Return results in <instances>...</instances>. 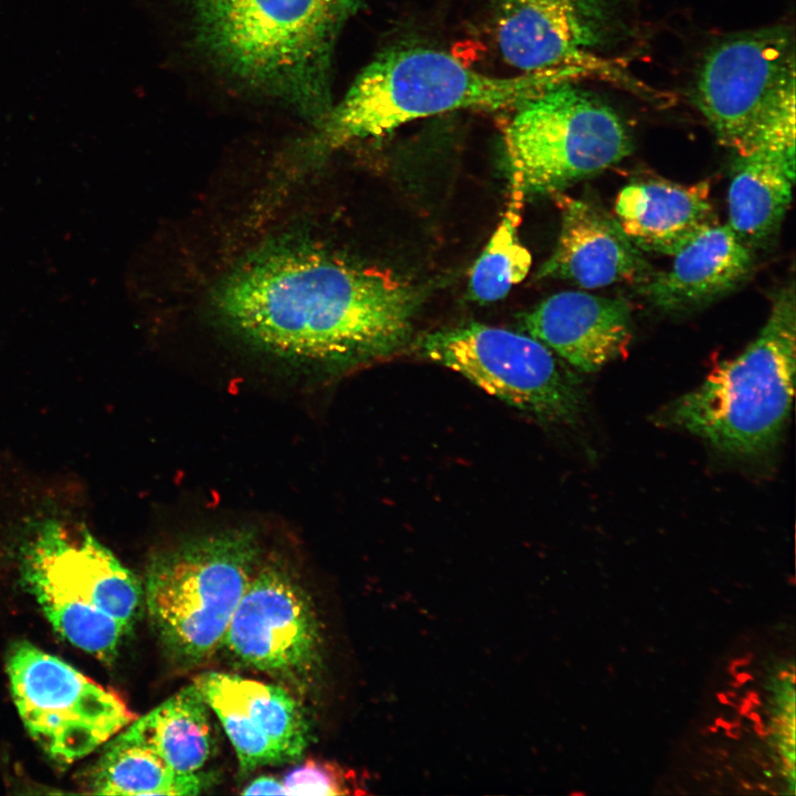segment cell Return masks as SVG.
Returning <instances> with one entry per match:
<instances>
[{
  "mask_svg": "<svg viewBox=\"0 0 796 796\" xmlns=\"http://www.w3.org/2000/svg\"><path fill=\"white\" fill-rule=\"evenodd\" d=\"M231 331L282 358L346 365L388 355L409 336L417 294L387 270L310 247L272 248L213 293Z\"/></svg>",
  "mask_w": 796,
  "mask_h": 796,
  "instance_id": "1",
  "label": "cell"
},
{
  "mask_svg": "<svg viewBox=\"0 0 796 796\" xmlns=\"http://www.w3.org/2000/svg\"><path fill=\"white\" fill-rule=\"evenodd\" d=\"M362 0H189L195 43L245 92L324 122L338 38Z\"/></svg>",
  "mask_w": 796,
  "mask_h": 796,
  "instance_id": "2",
  "label": "cell"
},
{
  "mask_svg": "<svg viewBox=\"0 0 796 796\" xmlns=\"http://www.w3.org/2000/svg\"><path fill=\"white\" fill-rule=\"evenodd\" d=\"M575 67L491 76L436 49L396 48L379 54L333 106L325 132L334 145L383 137L411 121L462 108L516 107L570 81Z\"/></svg>",
  "mask_w": 796,
  "mask_h": 796,
  "instance_id": "3",
  "label": "cell"
},
{
  "mask_svg": "<svg viewBox=\"0 0 796 796\" xmlns=\"http://www.w3.org/2000/svg\"><path fill=\"white\" fill-rule=\"evenodd\" d=\"M795 363L792 286L776 294L766 323L740 355L661 408L654 421L694 434L725 454L760 455L777 443L788 418Z\"/></svg>",
  "mask_w": 796,
  "mask_h": 796,
  "instance_id": "4",
  "label": "cell"
},
{
  "mask_svg": "<svg viewBox=\"0 0 796 796\" xmlns=\"http://www.w3.org/2000/svg\"><path fill=\"white\" fill-rule=\"evenodd\" d=\"M20 572L56 632L100 660L114 658L143 588L106 546L85 527L41 520L20 548Z\"/></svg>",
  "mask_w": 796,
  "mask_h": 796,
  "instance_id": "5",
  "label": "cell"
},
{
  "mask_svg": "<svg viewBox=\"0 0 796 796\" xmlns=\"http://www.w3.org/2000/svg\"><path fill=\"white\" fill-rule=\"evenodd\" d=\"M262 558L256 533L235 528L182 541L150 559L144 598L151 625L175 661L196 664L220 648Z\"/></svg>",
  "mask_w": 796,
  "mask_h": 796,
  "instance_id": "6",
  "label": "cell"
},
{
  "mask_svg": "<svg viewBox=\"0 0 796 796\" xmlns=\"http://www.w3.org/2000/svg\"><path fill=\"white\" fill-rule=\"evenodd\" d=\"M503 142L511 181L526 196L562 192L617 165L632 147L618 114L572 81L516 106Z\"/></svg>",
  "mask_w": 796,
  "mask_h": 796,
  "instance_id": "7",
  "label": "cell"
},
{
  "mask_svg": "<svg viewBox=\"0 0 796 796\" xmlns=\"http://www.w3.org/2000/svg\"><path fill=\"white\" fill-rule=\"evenodd\" d=\"M419 347L427 358L540 421L568 425L583 415L580 380L532 335L472 323L429 333Z\"/></svg>",
  "mask_w": 796,
  "mask_h": 796,
  "instance_id": "8",
  "label": "cell"
},
{
  "mask_svg": "<svg viewBox=\"0 0 796 796\" xmlns=\"http://www.w3.org/2000/svg\"><path fill=\"white\" fill-rule=\"evenodd\" d=\"M7 671L28 733L60 764L85 757L134 721L115 692L28 641L11 647Z\"/></svg>",
  "mask_w": 796,
  "mask_h": 796,
  "instance_id": "9",
  "label": "cell"
},
{
  "mask_svg": "<svg viewBox=\"0 0 796 796\" xmlns=\"http://www.w3.org/2000/svg\"><path fill=\"white\" fill-rule=\"evenodd\" d=\"M794 61L792 36L781 28L727 38L706 54L695 102L720 142L736 149L795 106Z\"/></svg>",
  "mask_w": 796,
  "mask_h": 796,
  "instance_id": "10",
  "label": "cell"
},
{
  "mask_svg": "<svg viewBox=\"0 0 796 796\" xmlns=\"http://www.w3.org/2000/svg\"><path fill=\"white\" fill-rule=\"evenodd\" d=\"M241 666L295 684L320 662L310 597L281 561L263 557L229 621L220 648Z\"/></svg>",
  "mask_w": 796,
  "mask_h": 796,
  "instance_id": "11",
  "label": "cell"
},
{
  "mask_svg": "<svg viewBox=\"0 0 796 796\" xmlns=\"http://www.w3.org/2000/svg\"><path fill=\"white\" fill-rule=\"evenodd\" d=\"M504 60L521 73L579 67L609 35L608 0H495Z\"/></svg>",
  "mask_w": 796,
  "mask_h": 796,
  "instance_id": "12",
  "label": "cell"
},
{
  "mask_svg": "<svg viewBox=\"0 0 796 796\" xmlns=\"http://www.w3.org/2000/svg\"><path fill=\"white\" fill-rule=\"evenodd\" d=\"M734 150L727 224L753 250L774 237L792 201L795 107L772 118Z\"/></svg>",
  "mask_w": 796,
  "mask_h": 796,
  "instance_id": "13",
  "label": "cell"
},
{
  "mask_svg": "<svg viewBox=\"0 0 796 796\" xmlns=\"http://www.w3.org/2000/svg\"><path fill=\"white\" fill-rule=\"evenodd\" d=\"M561 230L540 277L568 280L586 290L647 281L651 273L642 251L615 216L597 203L562 192L554 195Z\"/></svg>",
  "mask_w": 796,
  "mask_h": 796,
  "instance_id": "14",
  "label": "cell"
},
{
  "mask_svg": "<svg viewBox=\"0 0 796 796\" xmlns=\"http://www.w3.org/2000/svg\"><path fill=\"white\" fill-rule=\"evenodd\" d=\"M524 324L530 335L587 373L626 354L632 338L631 310L625 300L579 291L551 295Z\"/></svg>",
  "mask_w": 796,
  "mask_h": 796,
  "instance_id": "15",
  "label": "cell"
},
{
  "mask_svg": "<svg viewBox=\"0 0 796 796\" xmlns=\"http://www.w3.org/2000/svg\"><path fill=\"white\" fill-rule=\"evenodd\" d=\"M752 251L727 223L715 221L672 255L668 270L639 284V292L664 312L696 308L724 296L745 280L753 265Z\"/></svg>",
  "mask_w": 796,
  "mask_h": 796,
  "instance_id": "16",
  "label": "cell"
},
{
  "mask_svg": "<svg viewBox=\"0 0 796 796\" xmlns=\"http://www.w3.org/2000/svg\"><path fill=\"white\" fill-rule=\"evenodd\" d=\"M615 218L641 251L673 255L694 234L716 221L708 180L682 185L643 180L625 186Z\"/></svg>",
  "mask_w": 796,
  "mask_h": 796,
  "instance_id": "17",
  "label": "cell"
},
{
  "mask_svg": "<svg viewBox=\"0 0 796 796\" xmlns=\"http://www.w3.org/2000/svg\"><path fill=\"white\" fill-rule=\"evenodd\" d=\"M209 705L192 683L124 731L157 752L174 769L196 774L211 754Z\"/></svg>",
  "mask_w": 796,
  "mask_h": 796,
  "instance_id": "18",
  "label": "cell"
},
{
  "mask_svg": "<svg viewBox=\"0 0 796 796\" xmlns=\"http://www.w3.org/2000/svg\"><path fill=\"white\" fill-rule=\"evenodd\" d=\"M202 776L174 769L148 745L125 731L108 741L92 777V793L101 795H197Z\"/></svg>",
  "mask_w": 796,
  "mask_h": 796,
  "instance_id": "19",
  "label": "cell"
},
{
  "mask_svg": "<svg viewBox=\"0 0 796 796\" xmlns=\"http://www.w3.org/2000/svg\"><path fill=\"white\" fill-rule=\"evenodd\" d=\"M525 197L523 189L511 181L505 212L470 271L469 293L472 300L482 303L499 301L528 274L532 255L519 237Z\"/></svg>",
  "mask_w": 796,
  "mask_h": 796,
  "instance_id": "20",
  "label": "cell"
},
{
  "mask_svg": "<svg viewBox=\"0 0 796 796\" xmlns=\"http://www.w3.org/2000/svg\"><path fill=\"white\" fill-rule=\"evenodd\" d=\"M232 743L242 772L285 763L279 750L250 718L234 682V674L208 671L195 678Z\"/></svg>",
  "mask_w": 796,
  "mask_h": 796,
  "instance_id": "21",
  "label": "cell"
},
{
  "mask_svg": "<svg viewBox=\"0 0 796 796\" xmlns=\"http://www.w3.org/2000/svg\"><path fill=\"white\" fill-rule=\"evenodd\" d=\"M234 682L250 718L284 762L298 761L311 740L310 722L300 703L279 685L235 674Z\"/></svg>",
  "mask_w": 796,
  "mask_h": 796,
  "instance_id": "22",
  "label": "cell"
},
{
  "mask_svg": "<svg viewBox=\"0 0 796 796\" xmlns=\"http://www.w3.org/2000/svg\"><path fill=\"white\" fill-rule=\"evenodd\" d=\"M354 778L335 763L307 760L289 771L282 783L285 795H347L358 793Z\"/></svg>",
  "mask_w": 796,
  "mask_h": 796,
  "instance_id": "23",
  "label": "cell"
},
{
  "mask_svg": "<svg viewBox=\"0 0 796 796\" xmlns=\"http://www.w3.org/2000/svg\"><path fill=\"white\" fill-rule=\"evenodd\" d=\"M244 795H285L282 779L274 776H260L253 779L242 790Z\"/></svg>",
  "mask_w": 796,
  "mask_h": 796,
  "instance_id": "24",
  "label": "cell"
}]
</instances>
